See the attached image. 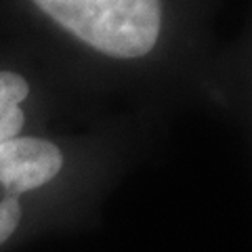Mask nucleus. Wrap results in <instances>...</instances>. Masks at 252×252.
<instances>
[{"instance_id": "f257e3e1", "label": "nucleus", "mask_w": 252, "mask_h": 252, "mask_svg": "<svg viewBox=\"0 0 252 252\" xmlns=\"http://www.w3.org/2000/svg\"><path fill=\"white\" fill-rule=\"evenodd\" d=\"M46 17L112 59H143L162 36V0H32Z\"/></svg>"}, {"instance_id": "f03ea898", "label": "nucleus", "mask_w": 252, "mask_h": 252, "mask_svg": "<svg viewBox=\"0 0 252 252\" xmlns=\"http://www.w3.org/2000/svg\"><path fill=\"white\" fill-rule=\"evenodd\" d=\"M61 168V149L46 139L17 137L0 143V187L4 195H19L42 187Z\"/></svg>"}, {"instance_id": "7ed1b4c3", "label": "nucleus", "mask_w": 252, "mask_h": 252, "mask_svg": "<svg viewBox=\"0 0 252 252\" xmlns=\"http://www.w3.org/2000/svg\"><path fill=\"white\" fill-rule=\"evenodd\" d=\"M30 94L28 80L17 72H0V143L17 139L26 124L21 103Z\"/></svg>"}, {"instance_id": "20e7f679", "label": "nucleus", "mask_w": 252, "mask_h": 252, "mask_svg": "<svg viewBox=\"0 0 252 252\" xmlns=\"http://www.w3.org/2000/svg\"><path fill=\"white\" fill-rule=\"evenodd\" d=\"M21 220V202L17 195L0 198V246L15 233Z\"/></svg>"}]
</instances>
